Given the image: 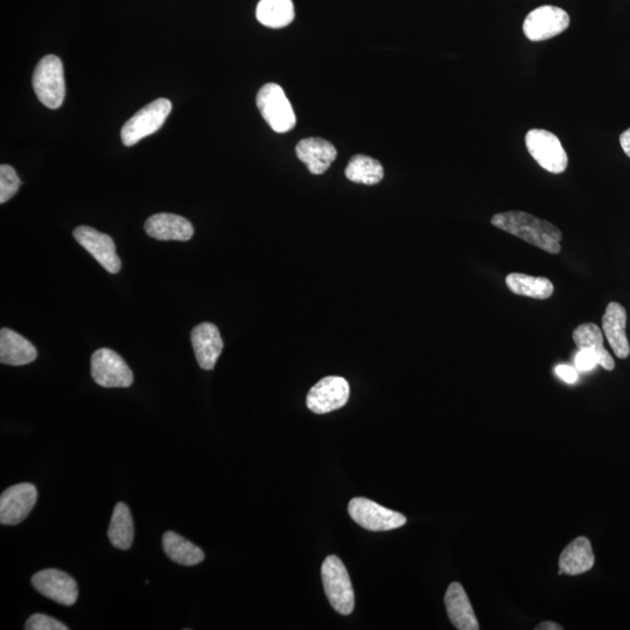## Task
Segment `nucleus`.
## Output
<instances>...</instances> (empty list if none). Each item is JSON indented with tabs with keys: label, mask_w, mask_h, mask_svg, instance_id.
<instances>
[{
	"label": "nucleus",
	"mask_w": 630,
	"mask_h": 630,
	"mask_svg": "<svg viewBox=\"0 0 630 630\" xmlns=\"http://www.w3.org/2000/svg\"><path fill=\"white\" fill-rule=\"evenodd\" d=\"M492 224L549 254L556 255L562 250L560 245V241L563 240L562 231L555 224L538 219L529 213L511 210L496 214L493 216Z\"/></svg>",
	"instance_id": "f257e3e1"
},
{
	"label": "nucleus",
	"mask_w": 630,
	"mask_h": 630,
	"mask_svg": "<svg viewBox=\"0 0 630 630\" xmlns=\"http://www.w3.org/2000/svg\"><path fill=\"white\" fill-rule=\"evenodd\" d=\"M321 576L329 604L341 615L352 614L355 595L352 581L342 560L336 556H328L322 564Z\"/></svg>",
	"instance_id": "f03ea898"
},
{
	"label": "nucleus",
	"mask_w": 630,
	"mask_h": 630,
	"mask_svg": "<svg viewBox=\"0 0 630 630\" xmlns=\"http://www.w3.org/2000/svg\"><path fill=\"white\" fill-rule=\"evenodd\" d=\"M33 89L39 101L49 109H59L65 101L66 82L62 61L55 55L42 58L33 74Z\"/></svg>",
	"instance_id": "7ed1b4c3"
},
{
	"label": "nucleus",
	"mask_w": 630,
	"mask_h": 630,
	"mask_svg": "<svg viewBox=\"0 0 630 630\" xmlns=\"http://www.w3.org/2000/svg\"><path fill=\"white\" fill-rule=\"evenodd\" d=\"M257 107L265 122L278 133L291 131L297 124L292 104L284 93L282 87L276 83L265 84L258 91Z\"/></svg>",
	"instance_id": "20e7f679"
},
{
	"label": "nucleus",
	"mask_w": 630,
	"mask_h": 630,
	"mask_svg": "<svg viewBox=\"0 0 630 630\" xmlns=\"http://www.w3.org/2000/svg\"><path fill=\"white\" fill-rule=\"evenodd\" d=\"M171 111L172 103L167 98H158L147 104L124 124L121 132L123 144L133 146L140 140L153 135L164 125Z\"/></svg>",
	"instance_id": "39448f33"
},
{
	"label": "nucleus",
	"mask_w": 630,
	"mask_h": 630,
	"mask_svg": "<svg viewBox=\"0 0 630 630\" xmlns=\"http://www.w3.org/2000/svg\"><path fill=\"white\" fill-rule=\"evenodd\" d=\"M525 145L531 157L537 164L553 174L563 173L569 165V157L552 132L542 129H532L525 136Z\"/></svg>",
	"instance_id": "423d86ee"
},
{
	"label": "nucleus",
	"mask_w": 630,
	"mask_h": 630,
	"mask_svg": "<svg viewBox=\"0 0 630 630\" xmlns=\"http://www.w3.org/2000/svg\"><path fill=\"white\" fill-rule=\"evenodd\" d=\"M91 376L103 388H129L133 373L128 363L114 350L102 348L91 356Z\"/></svg>",
	"instance_id": "0eeeda50"
},
{
	"label": "nucleus",
	"mask_w": 630,
	"mask_h": 630,
	"mask_svg": "<svg viewBox=\"0 0 630 630\" xmlns=\"http://www.w3.org/2000/svg\"><path fill=\"white\" fill-rule=\"evenodd\" d=\"M353 520L369 531H389L403 527L406 517L397 511L384 508L374 501L355 497L348 504Z\"/></svg>",
	"instance_id": "6e6552de"
},
{
	"label": "nucleus",
	"mask_w": 630,
	"mask_h": 630,
	"mask_svg": "<svg viewBox=\"0 0 630 630\" xmlns=\"http://www.w3.org/2000/svg\"><path fill=\"white\" fill-rule=\"evenodd\" d=\"M570 26V17L557 6L544 5L531 11L525 18L523 32L531 41H544L557 37Z\"/></svg>",
	"instance_id": "1a4fd4ad"
},
{
	"label": "nucleus",
	"mask_w": 630,
	"mask_h": 630,
	"mask_svg": "<svg viewBox=\"0 0 630 630\" xmlns=\"http://www.w3.org/2000/svg\"><path fill=\"white\" fill-rule=\"evenodd\" d=\"M350 395L349 384L343 377L322 378L307 395V408L317 415H324L343 408Z\"/></svg>",
	"instance_id": "9d476101"
},
{
	"label": "nucleus",
	"mask_w": 630,
	"mask_h": 630,
	"mask_svg": "<svg viewBox=\"0 0 630 630\" xmlns=\"http://www.w3.org/2000/svg\"><path fill=\"white\" fill-rule=\"evenodd\" d=\"M73 236L82 248L86 249L98 263L112 275L122 269L121 259L117 256L114 240L94 228L81 226L74 230Z\"/></svg>",
	"instance_id": "9b49d317"
},
{
	"label": "nucleus",
	"mask_w": 630,
	"mask_h": 630,
	"mask_svg": "<svg viewBox=\"0 0 630 630\" xmlns=\"http://www.w3.org/2000/svg\"><path fill=\"white\" fill-rule=\"evenodd\" d=\"M38 500V490L32 483H19L7 488L0 497V523L17 525L31 514Z\"/></svg>",
	"instance_id": "f8f14e48"
},
{
	"label": "nucleus",
	"mask_w": 630,
	"mask_h": 630,
	"mask_svg": "<svg viewBox=\"0 0 630 630\" xmlns=\"http://www.w3.org/2000/svg\"><path fill=\"white\" fill-rule=\"evenodd\" d=\"M32 585L46 598L63 606H73L79 597L76 581L66 572L48 569L35 573Z\"/></svg>",
	"instance_id": "ddd939ff"
},
{
	"label": "nucleus",
	"mask_w": 630,
	"mask_h": 630,
	"mask_svg": "<svg viewBox=\"0 0 630 630\" xmlns=\"http://www.w3.org/2000/svg\"><path fill=\"white\" fill-rule=\"evenodd\" d=\"M191 341L200 368L213 370L223 349L219 328L210 322H202L193 328Z\"/></svg>",
	"instance_id": "4468645a"
},
{
	"label": "nucleus",
	"mask_w": 630,
	"mask_h": 630,
	"mask_svg": "<svg viewBox=\"0 0 630 630\" xmlns=\"http://www.w3.org/2000/svg\"><path fill=\"white\" fill-rule=\"evenodd\" d=\"M146 234L158 241H181L191 240L194 235L192 223L185 217L160 213L153 215L145 222Z\"/></svg>",
	"instance_id": "2eb2a0df"
},
{
	"label": "nucleus",
	"mask_w": 630,
	"mask_h": 630,
	"mask_svg": "<svg viewBox=\"0 0 630 630\" xmlns=\"http://www.w3.org/2000/svg\"><path fill=\"white\" fill-rule=\"evenodd\" d=\"M627 313L625 307L619 303H609L604 318H602V331L611 345L614 354L619 359H627L630 354L629 341L626 334Z\"/></svg>",
	"instance_id": "dca6fc26"
},
{
	"label": "nucleus",
	"mask_w": 630,
	"mask_h": 630,
	"mask_svg": "<svg viewBox=\"0 0 630 630\" xmlns=\"http://www.w3.org/2000/svg\"><path fill=\"white\" fill-rule=\"evenodd\" d=\"M299 160L307 166L312 174H324L338 156L333 144L321 138H306L296 147Z\"/></svg>",
	"instance_id": "f3484780"
},
{
	"label": "nucleus",
	"mask_w": 630,
	"mask_h": 630,
	"mask_svg": "<svg viewBox=\"0 0 630 630\" xmlns=\"http://www.w3.org/2000/svg\"><path fill=\"white\" fill-rule=\"evenodd\" d=\"M445 606L452 625L459 630H479L471 601H469L464 587L459 583H452L445 594Z\"/></svg>",
	"instance_id": "a211bd4d"
},
{
	"label": "nucleus",
	"mask_w": 630,
	"mask_h": 630,
	"mask_svg": "<svg viewBox=\"0 0 630 630\" xmlns=\"http://www.w3.org/2000/svg\"><path fill=\"white\" fill-rule=\"evenodd\" d=\"M37 348L10 328L0 331V362L9 366H25L37 359Z\"/></svg>",
	"instance_id": "6ab92c4d"
},
{
	"label": "nucleus",
	"mask_w": 630,
	"mask_h": 630,
	"mask_svg": "<svg viewBox=\"0 0 630 630\" xmlns=\"http://www.w3.org/2000/svg\"><path fill=\"white\" fill-rule=\"evenodd\" d=\"M594 565L591 542L586 537H578L566 546L559 558V574H578L590 571Z\"/></svg>",
	"instance_id": "aec40b11"
},
{
	"label": "nucleus",
	"mask_w": 630,
	"mask_h": 630,
	"mask_svg": "<svg viewBox=\"0 0 630 630\" xmlns=\"http://www.w3.org/2000/svg\"><path fill=\"white\" fill-rule=\"evenodd\" d=\"M572 336L578 349L590 350L597 356L599 366L608 371L615 368L613 357L604 347V334L600 327L595 324H583L574 329Z\"/></svg>",
	"instance_id": "412c9836"
},
{
	"label": "nucleus",
	"mask_w": 630,
	"mask_h": 630,
	"mask_svg": "<svg viewBox=\"0 0 630 630\" xmlns=\"http://www.w3.org/2000/svg\"><path fill=\"white\" fill-rule=\"evenodd\" d=\"M163 548L168 558L184 566L198 565L205 559V553L192 542L168 531L163 537Z\"/></svg>",
	"instance_id": "4be33fe9"
},
{
	"label": "nucleus",
	"mask_w": 630,
	"mask_h": 630,
	"mask_svg": "<svg viewBox=\"0 0 630 630\" xmlns=\"http://www.w3.org/2000/svg\"><path fill=\"white\" fill-rule=\"evenodd\" d=\"M296 17L292 0H259L256 18L269 28L289 26Z\"/></svg>",
	"instance_id": "5701e85b"
},
{
	"label": "nucleus",
	"mask_w": 630,
	"mask_h": 630,
	"mask_svg": "<svg viewBox=\"0 0 630 630\" xmlns=\"http://www.w3.org/2000/svg\"><path fill=\"white\" fill-rule=\"evenodd\" d=\"M508 289L518 296L544 300L553 294V284L545 277H532L524 273H510L506 278Z\"/></svg>",
	"instance_id": "b1692460"
},
{
	"label": "nucleus",
	"mask_w": 630,
	"mask_h": 630,
	"mask_svg": "<svg viewBox=\"0 0 630 630\" xmlns=\"http://www.w3.org/2000/svg\"><path fill=\"white\" fill-rule=\"evenodd\" d=\"M108 536L112 545L119 550H129L135 536L133 520L128 506L117 503L112 514Z\"/></svg>",
	"instance_id": "393cba45"
},
{
	"label": "nucleus",
	"mask_w": 630,
	"mask_h": 630,
	"mask_svg": "<svg viewBox=\"0 0 630 630\" xmlns=\"http://www.w3.org/2000/svg\"><path fill=\"white\" fill-rule=\"evenodd\" d=\"M346 177L355 184L373 186L382 181L384 170L380 161L357 154L348 163Z\"/></svg>",
	"instance_id": "a878e982"
},
{
	"label": "nucleus",
	"mask_w": 630,
	"mask_h": 630,
	"mask_svg": "<svg viewBox=\"0 0 630 630\" xmlns=\"http://www.w3.org/2000/svg\"><path fill=\"white\" fill-rule=\"evenodd\" d=\"M21 181L10 165L0 166V203H5L17 194Z\"/></svg>",
	"instance_id": "bb28decb"
},
{
	"label": "nucleus",
	"mask_w": 630,
	"mask_h": 630,
	"mask_svg": "<svg viewBox=\"0 0 630 630\" xmlns=\"http://www.w3.org/2000/svg\"><path fill=\"white\" fill-rule=\"evenodd\" d=\"M26 630H67L62 622L45 614H34L27 620Z\"/></svg>",
	"instance_id": "cd10ccee"
},
{
	"label": "nucleus",
	"mask_w": 630,
	"mask_h": 630,
	"mask_svg": "<svg viewBox=\"0 0 630 630\" xmlns=\"http://www.w3.org/2000/svg\"><path fill=\"white\" fill-rule=\"evenodd\" d=\"M576 369L578 371H591L597 366L598 359L590 350L579 349L576 356Z\"/></svg>",
	"instance_id": "c85d7f7f"
},
{
	"label": "nucleus",
	"mask_w": 630,
	"mask_h": 630,
	"mask_svg": "<svg viewBox=\"0 0 630 630\" xmlns=\"http://www.w3.org/2000/svg\"><path fill=\"white\" fill-rule=\"evenodd\" d=\"M556 374L559 378H562L564 382L569 384L576 383L579 378L578 370L576 368L564 366V364L556 368Z\"/></svg>",
	"instance_id": "c756f323"
},
{
	"label": "nucleus",
	"mask_w": 630,
	"mask_h": 630,
	"mask_svg": "<svg viewBox=\"0 0 630 630\" xmlns=\"http://www.w3.org/2000/svg\"><path fill=\"white\" fill-rule=\"evenodd\" d=\"M620 145L623 152L630 158V128L622 133L620 136Z\"/></svg>",
	"instance_id": "7c9ffc66"
},
{
	"label": "nucleus",
	"mask_w": 630,
	"mask_h": 630,
	"mask_svg": "<svg viewBox=\"0 0 630 630\" xmlns=\"http://www.w3.org/2000/svg\"><path fill=\"white\" fill-rule=\"evenodd\" d=\"M564 628L560 625H558V623L555 622H542L539 623V625L537 627H535V630H563Z\"/></svg>",
	"instance_id": "2f4dec72"
}]
</instances>
